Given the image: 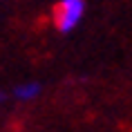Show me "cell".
<instances>
[{"instance_id": "3957f363", "label": "cell", "mask_w": 132, "mask_h": 132, "mask_svg": "<svg viewBox=\"0 0 132 132\" xmlns=\"http://www.w3.org/2000/svg\"><path fill=\"white\" fill-rule=\"evenodd\" d=\"M2 101H5V94H2V92H0V103H2Z\"/></svg>"}, {"instance_id": "6da1fadb", "label": "cell", "mask_w": 132, "mask_h": 132, "mask_svg": "<svg viewBox=\"0 0 132 132\" xmlns=\"http://www.w3.org/2000/svg\"><path fill=\"white\" fill-rule=\"evenodd\" d=\"M85 14V0H61L54 7V25L61 34H70Z\"/></svg>"}, {"instance_id": "7a4b0ae2", "label": "cell", "mask_w": 132, "mask_h": 132, "mask_svg": "<svg viewBox=\"0 0 132 132\" xmlns=\"http://www.w3.org/2000/svg\"><path fill=\"white\" fill-rule=\"evenodd\" d=\"M40 94V85L38 83H22L18 85L14 90V96L18 98V101H31V98H36Z\"/></svg>"}]
</instances>
